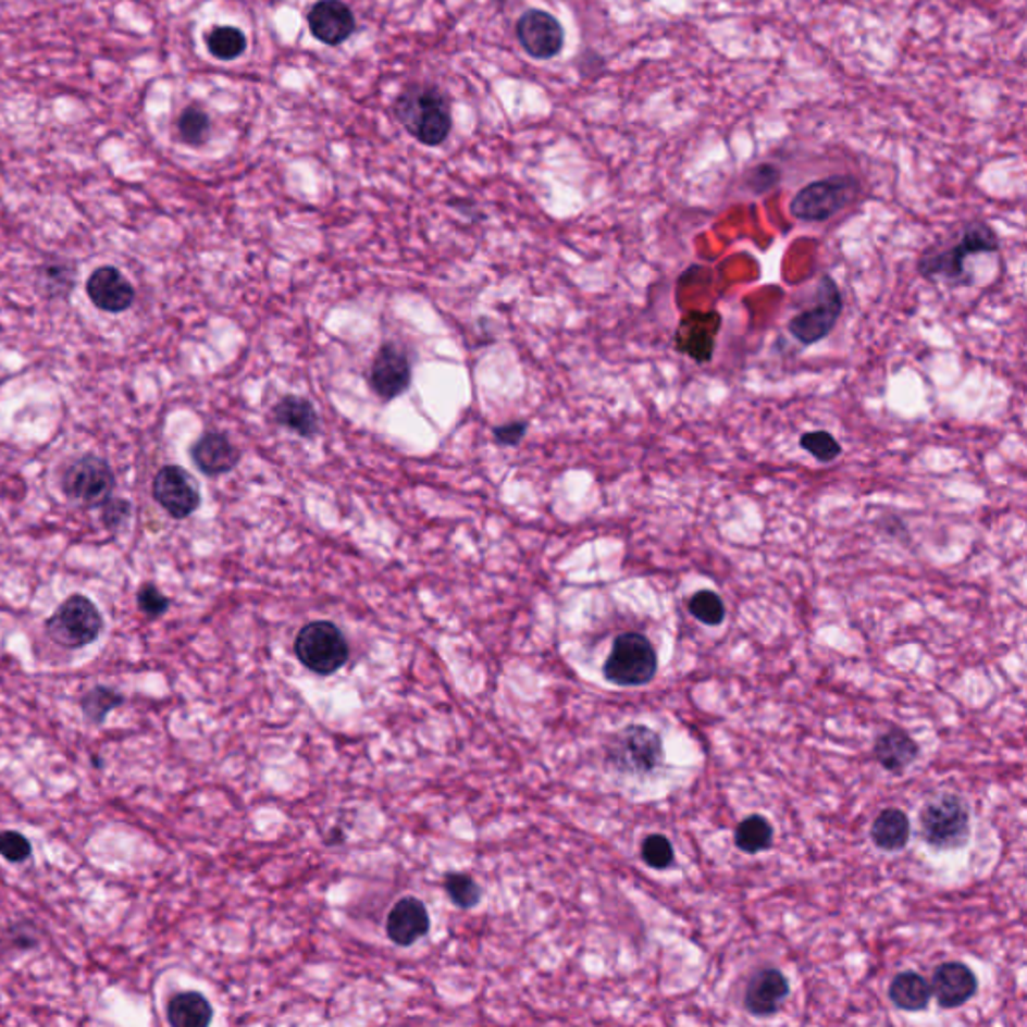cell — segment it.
Listing matches in <instances>:
<instances>
[{
    "instance_id": "6da1fadb",
    "label": "cell",
    "mask_w": 1027,
    "mask_h": 1027,
    "mask_svg": "<svg viewBox=\"0 0 1027 1027\" xmlns=\"http://www.w3.org/2000/svg\"><path fill=\"white\" fill-rule=\"evenodd\" d=\"M1000 249L998 233L983 221H972L963 227V232L945 247L927 249L917 261L919 275L936 282L943 280L951 285H963L972 282V273L967 270V259L981 253H995Z\"/></svg>"
},
{
    "instance_id": "7a4b0ae2",
    "label": "cell",
    "mask_w": 1027,
    "mask_h": 1027,
    "mask_svg": "<svg viewBox=\"0 0 1027 1027\" xmlns=\"http://www.w3.org/2000/svg\"><path fill=\"white\" fill-rule=\"evenodd\" d=\"M394 115L416 141L428 147L442 145L451 131L448 99L434 85H408L394 101Z\"/></svg>"
},
{
    "instance_id": "3957f363",
    "label": "cell",
    "mask_w": 1027,
    "mask_h": 1027,
    "mask_svg": "<svg viewBox=\"0 0 1027 1027\" xmlns=\"http://www.w3.org/2000/svg\"><path fill=\"white\" fill-rule=\"evenodd\" d=\"M859 181L851 175H831L813 181L791 201V215L805 223H822L841 213L859 195Z\"/></svg>"
},
{
    "instance_id": "277c9868",
    "label": "cell",
    "mask_w": 1027,
    "mask_h": 1027,
    "mask_svg": "<svg viewBox=\"0 0 1027 1027\" xmlns=\"http://www.w3.org/2000/svg\"><path fill=\"white\" fill-rule=\"evenodd\" d=\"M656 668L658 658L651 641L639 632H624L604 663V677L617 686H642L655 679Z\"/></svg>"
},
{
    "instance_id": "5b68a950",
    "label": "cell",
    "mask_w": 1027,
    "mask_h": 1027,
    "mask_svg": "<svg viewBox=\"0 0 1027 1027\" xmlns=\"http://www.w3.org/2000/svg\"><path fill=\"white\" fill-rule=\"evenodd\" d=\"M45 629L52 642L75 651L99 639L103 630V617L87 596L73 594L45 622Z\"/></svg>"
},
{
    "instance_id": "8992f818",
    "label": "cell",
    "mask_w": 1027,
    "mask_h": 1027,
    "mask_svg": "<svg viewBox=\"0 0 1027 1027\" xmlns=\"http://www.w3.org/2000/svg\"><path fill=\"white\" fill-rule=\"evenodd\" d=\"M663 758V739L642 725H630L617 732L608 745V763L629 775L655 772Z\"/></svg>"
},
{
    "instance_id": "52a82bcc",
    "label": "cell",
    "mask_w": 1027,
    "mask_h": 1027,
    "mask_svg": "<svg viewBox=\"0 0 1027 1027\" xmlns=\"http://www.w3.org/2000/svg\"><path fill=\"white\" fill-rule=\"evenodd\" d=\"M843 313V296L831 275H822L817 296L809 308L796 313L787 330L803 347L813 346L831 334Z\"/></svg>"
},
{
    "instance_id": "ba28073f",
    "label": "cell",
    "mask_w": 1027,
    "mask_h": 1027,
    "mask_svg": "<svg viewBox=\"0 0 1027 1027\" xmlns=\"http://www.w3.org/2000/svg\"><path fill=\"white\" fill-rule=\"evenodd\" d=\"M61 486L64 496L75 504L87 508L103 506L113 496L115 474L104 458L87 454L64 468Z\"/></svg>"
},
{
    "instance_id": "9c48e42d",
    "label": "cell",
    "mask_w": 1027,
    "mask_h": 1027,
    "mask_svg": "<svg viewBox=\"0 0 1027 1027\" xmlns=\"http://www.w3.org/2000/svg\"><path fill=\"white\" fill-rule=\"evenodd\" d=\"M296 655L309 670L332 675L346 665L349 648L342 630L327 620H318L299 630Z\"/></svg>"
},
{
    "instance_id": "30bf717a",
    "label": "cell",
    "mask_w": 1027,
    "mask_h": 1027,
    "mask_svg": "<svg viewBox=\"0 0 1027 1027\" xmlns=\"http://www.w3.org/2000/svg\"><path fill=\"white\" fill-rule=\"evenodd\" d=\"M921 831L925 841L933 847L955 849L965 845L969 837V809L965 801L955 795H943L931 801L921 811Z\"/></svg>"
},
{
    "instance_id": "8fae6325",
    "label": "cell",
    "mask_w": 1027,
    "mask_h": 1027,
    "mask_svg": "<svg viewBox=\"0 0 1027 1027\" xmlns=\"http://www.w3.org/2000/svg\"><path fill=\"white\" fill-rule=\"evenodd\" d=\"M153 498L175 520L189 518L201 504L197 484L180 466H163L153 480Z\"/></svg>"
},
{
    "instance_id": "7c38bea8",
    "label": "cell",
    "mask_w": 1027,
    "mask_h": 1027,
    "mask_svg": "<svg viewBox=\"0 0 1027 1027\" xmlns=\"http://www.w3.org/2000/svg\"><path fill=\"white\" fill-rule=\"evenodd\" d=\"M516 35L522 49L539 61L554 59L565 47V28L558 18L539 9H530L518 18Z\"/></svg>"
},
{
    "instance_id": "4fadbf2b",
    "label": "cell",
    "mask_w": 1027,
    "mask_h": 1027,
    "mask_svg": "<svg viewBox=\"0 0 1027 1027\" xmlns=\"http://www.w3.org/2000/svg\"><path fill=\"white\" fill-rule=\"evenodd\" d=\"M722 325L719 311H689L684 313L675 334V347L698 363L713 360L715 342Z\"/></svg>"
},
{
    "instance_id": "5bb4252c",
    "label": "cell",
    "mask_w": 1027,
    "mask_h": 1027,
    "mask_svg": "<svg viewBox=\"0 0 1027 1027\" xmlns=\"http://www.w3.org/2000/svg\"><path fill=\"white\" fill-rule=\"evenodd\" d=\"M411 382V366L408 354L396 344H384L375 354L370 372L373 392L382 399L401 396Z\"/></svg>"
},
{
    "instance_id": "9a60e30c",
    "label": "cell",
    "mask_w": 1027,
    "mask_h": 1027,
    "mask_svg": "<svg viewBox=\"0 0 1027 1027\" xmlns=\"http://www.w3.org/2000/svg\"><path fill=\"white\" fill-rule=\"evenodd\" d=\"M308 25L309 33L320 42L337 47L354 35L356 16L342 0H320L309 9Z\"/></svg>"
},
{
    "instance_id": "2e32d148",
    "label": "cell",
    "mask_w": 1027,
    "mask_h": 1027,
    "mask_svg": "<svg viewBox=\"0 0 1027 1027\" xmlns=\"http://www.w3.org/2000/svg\"><path fill=\"white\" fill-rule=\"evenodd\" d=\"M87 296L92 306L107 313H123L135 301V289L113 265L92 271L87 280Z\"/></svg>"
},
{
    "instance_id": "e0dca14e",
    "label": "cell",
    "mask_w": 1027,
    "mask_h": 1027,
    "mask_svg": "<svg viewBox=\"0 0 1027 1027\" xmlns=\"http://www.w3.org/2000/svg\"><path fill=\"white\" fill-rule=\"evenodd\" d=\"M931 988L939 1005L953 1010L976 995L977 979L965 963H943L933 976Z\"/></svg>"
},
{
    "instance_id": "ac0fdd59",
    "label": "cell",
    "mask_w": 1027,
    "mask_h": 1027,
    "mask_svg": "<svg viewBox=\"0 0 1027 1027\" xmlns=\"http://www.w3.org/2000/svg\"><path fill=\"white\" fill-rule=\"evenodd\" d=\"M385 929L387 938L401 948L424 938L430 929V915L425 912L424 903L413 898L401 899L387 915Z\"/></svg>"
},
{
    "instance_id": "d6986e66",
    "label": "cell",
    "mask_w": 1027,
    "mask_h": 1027,
    "mask_svg": "<svg viewBox=\"0 0 1027 1027\" xmlns=\"http://www.w3.org/2000/svg\"><path fill=\"white\" fill-rule=\"evenodd\" d=\"M239 449L232 440L221 432H207L199 437L191 448V460L206 475H221L232 472L239 463Z\"/></svg>"
},
{
    "instance_id": "ffe728a7",
    "label": "cell",
    "mask_w": 1027,
    "mask_h": 1027,
    "mask_svg": "<svg viewBox=\"0 0 1027 1027\" xmlns=\"http://www.w3.org/2000/svg\"><path fill=\"white\" fill-rule=\"evenodd\" d=\"M789 995V981L779 969H763L746 988L745 1005L748 1014L767 1017L777 1014Z\"/></svg>"
},
{
    "instance_id": "44dd1931",
    "label": "cell",
    "mask_w": 1027,
    "mask_h": 1027,
    "mask_svg": "<svg viewBox=\"0 0 1027 1027\" xmlns=\"http://www.w3.org/2000/svg\"><path fill=\"white\" fill-rule=\"evenodd\" d=\"M273 418L277 424L296 432L297 436L315 437L320 434V416L309 399L285 396L275 404Z\"/></svg>"
},
{
    "instance_id": "7402d4cb",
    "label": "cell",
    "mask_w": 1027,
    "mask_h": 1027,
    "mask_svg": "<svg viewBox=\"0 0 1027 1027\" xmlns=\"http://www.w3.org/2000/svg\"><path fill=\"white\" fill-rule=\"evenodd\" d=\"M919 746L915 745L912 737L901 729L881 734L875 745V757L881 767L891 772H903L917 758Z\"/></svg>"
},
{
    "instance_id": "603a6c76",
    "label": "cell",
    "mask_w": 1027,
    "mask_h": 1027,
    "mask_svg": "<svg viewBox=\"0 0 1027 1027\" xmlns=\"http://www.w3.org/2000/svg\"><path fill=\"white\" fill-rule=\"evenodd\" d=\"M168 1017L173 1027H206L213 1019V1010L201 993L183 991L169 1002Z\"/></svg>"
},
{
    "instance_id": "cb8c5ba5",
    "label": "cell",
    "mask_w": 1027,
    "mask_h": 1027,
    "mask_svg": "<svg viewBox=\"0 0 1027 1027\" xmlns=\"http://www.w3.org/2000/svg\"><path fill=\"white\" fill-rule=\"evenodd\" d=\"M75 280H77V268L71 261L59 259V257L47 259L37 270V287L42 296L51 297V299L69 296L75 287Z\"/></svg>"
},
{
    "instance_id": "d4e9b609",
    "label": "cell",
    "mask_w": 1027,
    "mask_h": 1027,
    "mask_svg": "<svg viewBox=\"0 0 1027 1027\" xmlns=\"http://www.w3.org/2000/svg\"><path fill=\"white\" fill-rule=\"evenodd\" d=\"M912 834V825L903 811L887 809L875 819L871 837L875 845L883 851H899L905 847Z\"/></svg>"
},
{
    "instance_id": "484cf974",
    "label": "cell",
    "mask_w": 1027,
    "mask_h": 1027,
    "mask_svg": "<svg viewBox=\"0 0 1027 1027\" xmlns=\"http://www.w3.org/2000/svg\"><path fill=\"white\" fill-rule=\"evenodd\" d=\"M889 998L903 1012H919L927 1007L931 998V988L919 974L905 972L893 979L889 988Z\"/></svg>"
},
{
    "instance_id": "4316f807",
    "label": "cell",
    "mask_w": 1027,
    "mask_h": 1027,
    "mask_svg": "<svg viewBox=\"0 0 1027 1027\" xmlns=\"http://www.w3.org/2000/svg\"><path fill=\"white\" fill-rule=\"evenodd\" d=\"M206 40L207 49L219 61H235L247 49V39L237 26H215Z\"/></svg>"
},
{
    "instance_id": "83f0119b",
    "label": "cell",
    "mask_w": 1027,
    "mask_h": 1027,
    "mask_svg": "<svg viewBox=\"0 0 1027 1027\" xmlns=\"http://www.w3.org/2000/svg\"><path fill=\"white\" fill-rule=\"evenodd\" d=\"M734 843H737V847L745 851L748 855L760 853V851L769 849L770 843H772V827L765 817L751 815L737 827Z\"/></svg>"
},
{
    "instance_id": "f1b7e54d",
    "label": "cell",
    "mask_w": 1027,
    "mask_h": 1027,
    "mask_svg": "<svg viewBox=\"0 0 1027 1027\" xmlns=\"http://www.w3.org/2000/svg\"><path fill=\"white\" fill-rule=\"evenodd\" d=\"M123 703H125L123 694L116 693L115 689L95 686V689H90L89 693L81 696V710L90 722L101 725L107 719V715Z\"/></svg>"
},
{
    "instance_id": "f546056e",
    "label": "cell",
    "mask_w": 1027,
    "mask_h": 1027,
    "mask_svg": "<svg viewBox=\"0 0 1027 1027\" xmlns=\"http://www.w3.org/2000/svg\"><path fill=\"white\" fill-rule=\"evenodd\" d=\"M177 128H180L181 141L197 147V145H203L209 139L211 119L199 104H191L181 113Z\"/></svg>"
},
{
    "instance_id": "4dcf8cb0",
    "label": "cell",
    "mask_w": 1027,
    "mask_h": 1027,
    "mask_svg": "<svg viewBox=\"0 0 1027 1027\" xmlns=\"http://www.w3.org/2000/svg\"><path fill=\"white\" fill-rule=\"evenodd\" d=\"M689 613L706 627H719L725 620V604L713 591H698L689 601Z\"/></svg>"
},
{
    "instance_id": "1f68e13d",
    "label": "cell",
    "mask_w": 1027,
    "mask_h": 1027,
    "mask_svg": "<svg viewBox=\"0 0 1027 1027\" xmlns=\"http://www.w3.org/2000/svg\"><path fill=\"white\" fill-rule=\"evenodd\" d=\"M799 446L803 449H807L817 462L822 463L834 462V460L841 456V451H843L841 444L837 442V437L831 436V434L825 432V430L803 434V436L799 437Z\"/></svg>"
},
{
    "instance_id": "d6a6232c",
    "label": "cell",
    "mask_w": 1027,
    "mask_h": 1027,
    "mask_svg": "<svg viewBox=\"0 0 1027 1027\" xmlns=\"http://www.w3.org/2000/svg\"><path fill=\"white\" fill-rule=\"evenodd\" d=\"M446 891H448L449 899L462 907V910H470L478 905L480 901V887L475 883L472 877L463 874H451L446 877Z\"/></svg>"
},
{
    "instance_id": "836d02e7",
    "label": "cell",
    "mask_w": 1027,
    "mask_h": 1027,
    "mask_svg": "<svg viewBox=\"0 0 1027 1027\" xmlns=\"http://www.w3.org/2000/svg\"><path fill=\"white\" fill-rule=\"evenodd\" d=\"M641 855L644 863L653 869H668L675 863V849L663 834L646 837L642 843Z\"/></svg>"
},
{
    "instance_id": "e575fe53",
    "label": "cell",
    "mask_w": 1027,
    "mask_h": 1027,
    "mask_svg": "<svg viewBox=\"0 0 1027 1027\" xmlns=\"http://www.w3.org/2000/svg\"><path fill=\"white\" fill-rule=\"evenodd\" d=\"M137 606L145 617L159 618L168 613L169 598L154 584L147 582L137 592Z\"/></svg>"
},
{
    "instance_id": "d590c367",
    "label": "cell",
    "mask_w": 1027,
    "mask_h": 1027,
    "mask_svg": "<svg viewBox=\"0 0 1027 1027\" xmlns=\"http://www.w3.org/2000/svg\"><path fill=\"white\" fill-rule=\"evenodd\" d=\"M33 853V847L28 843L25 834L16 831H2L0 833V855L11 863H23L28 859Z\"/></svg>"
},
{
    "instance_id": "8d00e7d4",
    "label": "cell",
    "mask_w": 1027,
    "mask_h": 1027,
    "mask_svg": "<svg viewBox=\"0 0 1027 1027\" xmlns=\"http://www.w3.org/2000/svg\"><path fill=\"white\" fill-rule=\"evenodd\" d=\"M781 181V171L775 168V165H758V168L748 171L746 175V187L751 189V193L755 195H765L769 193L772 187H777Z\"/></svg>"
},
{
    "instance_id": "74e56055",
    "label": "cell",
    "mask_w": 1027,
    "mask_h": 1027,
    "mask_svg": "<svg viewBox=\"0 0 1027 1027\" xmlns=\"http://www.w3.org/2000/svg\"><path fill=\"white\" fill-rule=\"evenodd\" d=\"M128 516H131V504L123 498H115L111 496L109 500L103 504V512H101V522L109 530H119L121 527L127 524Z\"/></svg>"
},
{
    "instance_id": "f35d334b",
    "label": "cell",
    "mask_w": 1027,
    "mask_h": 1027,
    "mask_svg": "<svg viewBox=\"0 0 1027 1027\" xmlns=\"http://www.w3.org/2000/svg\"><path fill=\"white\" fill-rule=\"evenodd\" d=\"M528 424L518 420V422H510V424L498 425L494 428V436L500 442V444H506V446H516L524 434H527Z\"/></svg>"
}]
</instances>
